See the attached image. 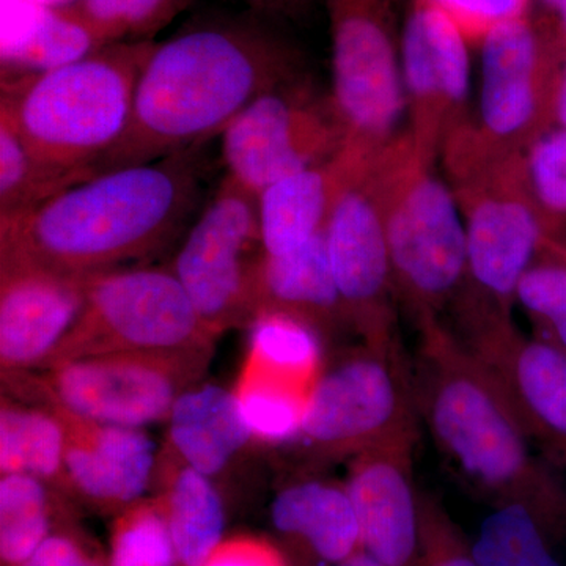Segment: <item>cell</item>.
<instances>
[{
  "label": "cell",
  "instance_id": "cell-16",
  "mask_svg": "<svg viewBox=\"0 0 566 566\" xmlns=\"http://www.w3.org/2000/svg\"><path fill=\"white\" fill-rule=\"evenodd\" d=\"M493 379L528 439L566 468V353L510 322L458 335Z\"/></svg>",
  "mask_w": 566,
  "mask_h": 566
},
{
  "label": "cell",
  "instance_id": "cell-26",
  "mask_svg": "<svg viewBox=\"0 0 566 566\" xmlns=\"http://www.w3.org/2000/svg\"><path fill=\"white\" fill-rule=\"evenodd\" d=\"M251 326L244 368L314 389L324 370L323 335L301 319L274 312L256 315Z\"/></svg>",
  "mask_w": 566,
  "mask_h": 566
},
{
  "label": "cell",
  "instance_id": "cell-22",
  "mask_svg": "<svg viewBox=\"0 0 566 566\" xmlns=\"http://www.w3.org/2000/svg\"><path fill=\"white\" fill-rule=\"evenodd\" d=\"M255 316L274 312L293 316L329 334L346 324L344 305L335 283L326 232L292 252H263L253 289ZM253 316V318H255Z\"/></svg>",
  "mask_w": 566,
  "mask_h": 566
},
{
  "label": "cell",
  "instance_id": "cell-31",
  "mask_svg": "<svg viewBox=\"0 0 566 566\" xmlns=\"http://www.w3.org/2000/svg\"><path fill=\"white\" fill-rule=\"evenodd\" d=\"M534 337L566 353V241L547 237L516 290Z\"/></svg>",
  "mask_w": 566,
  "mask_h": 566
},
{
  "label": "cell",
  "instance_id": "cell-10",
  "mask_svg": "<svg viewBox=\"0 0 566 566\" xmlns=\"http://www.w3.org/2000/svg\"><path fill=\"white\" fill-rule=\"evenodd\" d=\"M333 41L331 98L345 147L374 159L400 136L406 93L390 0H324Z\"/></svg>",
  "mask_w": 566,
  "mask_h": 566
},
{
  "label": "cell",
  "instance_id": "cell-39",
  "mask_svg": "<svg viewBox=\"0 0 566 566\" xmlns=\"http://www.w3.org/2000/svg\"><path fill=\"white\" fill-rule=\"evenodd\" d=\"M91 554L69 535L48 536L24 566H82Z\"/></svg>",
  "mask_w": 566,
  "mask_h": 566
},
{
  "label": "cell",
  "instance_id": "cell-1",
  "mask_svg": "<svg viewBox=\"0 0 566 566\" xmlns=\"http://www.w3.org/2000/svg\"><path fill=\"white\" fill-rule=\"evenodd\" d=\"M273 18H197L159 41L137 81L132 117L93 175L200 148L264 92L304 74V57Z\"/></svg>",
  "mask_w": 566,
  "mask_h": 566
},
{
  "label": "cell",
  "instance_id": "cell-17",
  "mask_svg": "<svg viewBox=\"0 0 566 566\" xmlns=\"http://www.w3.org/2000/svg\"><path fill=\"white\" fill-rule=\"evenodd\" d=\"M85 277L0 256V363L7 374L43 367L80 318Z\"/></svg>",
  "mask_w": 566,
  "mask_h": 566
},
{
  "label": "cell",
  "instance_id": "cell-5",
  "mask_svg": "<svg viewBox=\"0 0 566 566\" xmlns=\"http://www.w3.org/2000/svg\"><path fill=\"white\" fill-rule=\"evenodd\" d=\"M434 164L400 134L368 163L367 178L381 212L398 304L416 322L441 318L465 274V229L453 189Z\"/></svg>",
  "mask_w": 566,
  "mask_h": 566
},
{
  "label": "cell",
  "instance_id": "cell-23",
  "mask_svg": "<svg viewBox=\"0 0 566 566\" xmlns=\"http://www.w3.org/2000/svg\"><path fill=\"white\" fill-rule=\"evenodd\" d=\"M169 441L182 464L218 475L252 441L237 394L223 387H189L169 417Z\"/></svg>",
  "mask_w": 566,
  "mask_h": 566
},
{
  "label": "cell",
  "instance_id": "cell-20",
  "mask_svg": "<svg viewBox=\"0 0 566 566\" xmlns=\"http://www.w3.org/2000/svg\"><path fill=\"white\" fill-rule=\"evenodd\" d=\"M370 163L344 150L329 161L289 175L256 196L264 253L281 255L326 232L346 186Z\"/></svg>",
  "mask_w": 566,
  "mask_h": 566
},
{
  "label": "cell",
  "instance_id": "cell-29",
  "mask_svg": "<svg viewBox=\"0 0 566 566\" xmlns=\"http://www.w3.org/2000/svg\"><path fill=\"white\" fill-rule=\"evenodd\" d=\"M545 527L526 505L494 506L471 543L476 566H562L547 546Z\"/></svg>",
  "mask_w": 566,
  "mask_h": 566
},
{
  "label": "cell",
  "instance_id": "cell-42",
  "mask_svg": "<svg viewBox=\"0 0 566 566\" xmlns=\"http://www.w3.org/2000/svg\"><path fill=\"white\" fill-rule=\"evenodd\" d=\"M539 2L556 21V35L553 43L562 52L566 48V0H539Z\"/></svg>",
  "mask_w": 566,
  "mask_h": 566
},
{
  "label": "cell",
  "instance_id": "cell-11",
  "mask_svg": "<svg viewBox=\"0 0 566 566\" xmlns=\"http://www.w3.org/2000/svg\"><path fill=\"white\" fill-rule=\"evenodd\" d=\"M221 139L226 177L259 196L281 178L333 159L346 136L331 95L304 73L253 99Z\"/></svg>",
  "mask_w": 566,
  "mask_h": 566
},
{
  "label": "cell",
  "instance_id": "cell-38",
  "mask_svg": "<svg viewBox=\"0 0 566 566\" xmlns=\"http://www.w3.org/2000/svg\"><path fill=\"white\" fill-rule=\"evenodd\" d=\"M205 566H290L279 547L255 536L227 539Z\"/></svg>",
  "mask_w": 566,
  "mask_h": 566
},
{
  "label": "cell",
  "instance_id": "cell-37",
  "mask_svg": "<svg viewBox=\"0 0 566 566\" xmlns=\"http://www.w3.org/2000/svg\"><path fill=\"white\" fill-rule=\"evenodd\" d=\"M442 11L468 43H482L505 22L526 17L531 0H423Z\"/></svg>",
  "mask_w": 566,
  "mask_h": 566
},
{
  "label": "cell",
  "instance_id": "cell-19",
  "mask_svg": "<svg viewBox=\"0 0 566 566\" xmlns=\"http://www.w3.org/2000/svg\"><path fill=\"white\" fill-rule=\"evenodd\" d=\"M54 409L65 427V479L85 501L125 510L150 485L156 446L144 428L88 422Z\"/></svg>",
  "mask_w": 566,
  "mask_h": 566
},
{
  "label": "cell",
  "instance_id": "cell-43",
  "mask_svg": "<svg viewBox=\"0 0 566 566\" xmlns=\"http://www.w3.org/2000/svg\"><path fill=\"white\" fill-rule=\"evenodd\" d=\"M333 566H386L382 565L381 562L376 560V558L371 557L370 554L365 553V551H360V553L354 554L353 557L346 558V560L340 562V564Z\"/></svg>",
  "mask_w": 566,
  "mask_h": 566
},
{
  "label": "cell",
  "instance_id": "cell-9",
  "mask_svg": "<svg viewBox=\"0 0 566 566\" xmlns=\"http://www.w3.org/2000/svg\"><path fill=\"white\" fill-rule=\"evenodd\" d=\"M479 122L453 133L464 159L504 163L554 128L553 102L560 51L527 14L505 22L482 41Z\"/></svg>",
  "mask_w": 566,
  "mask_h": 566
},
{
  "label": "cell",
  "instance_id": "cell-3",
  "mask_svg": "<svg viewBox=\"0 0 566 566\" xmlns=\"http://www.w3.org/2000/svg\"><path fill=\"white\" fill-rule=\"evenodd\" d=\"M417 331V411L447 464L493 506L523 504L549 523L565 510L564 488L532 453L531 439L493 379L441 318L424 319Z\"/></svg>",
  "mask_w": 566,
  "mask_h": 566
},
{
  "label": "cell",
  "instance_id": "cell-40",
  "mask_svg": "<svg viewBox=\"0 0 566 566\" xmlns=\"http://www.w3.org/2000/svg\"><path fill=\"white\" fill-rule=\"evenodd\" d=\"M230 2L241 3L245 10L253 13L263 14V17H294L304 9L307 0H230Z\"/></svg>",
  "mask_w": 566,
  "mask_h": 566
},
{
  "label": "cell",
  "instance_id": "cell-36",
  "mask_svg": "<svg viewBox=\"0 0 566 566\" xmlns=\"http://www.w3.org/2000/svg\"><path fill=\"white\" fill-rule=\"evenodd\" d=\"M416 566H476L471 543L433 495H420V549Z\"/></svg>",
  "mask_w": 566,
  "mask_h": 566
},
{
  "label": "cell",
  "instance_id": "cell-28",
  "mask_svg": "<svg viewBox=\"0 0 566 566\" xmlns=\"http://www.w3.org/2000/svg\"><path fill=\"white\" fill-rule=\"evenodd\" d=\"M84 180V175L41 161L10 123L0 118V218L24 214Z\"/></svg>",
  "mask_w": 566,
  "mask_h": 566
},
{
  "label": "cell",
  "instance_id": "cell-33",
  "mask_svg": "<svg viewBox=\"0 0 566 566\" xmlns=\"http://www.w3.org/2000/svg\"><path fill=\"white\" fill-rule=\"evenodd\" d=\"M520 175L549 238L566 230V129H547L521 151Z\"/></svg>",
  "mask_w": 566,
  "mask_h": 566
},
{
  "label": "cell",
  "instance_id": "cell-2",
  "mask_svg": "<svg viewBox=\"0 0 566 566\" xmlns=\"http://www.w3.org/2000/svg\"><path fill=\"white\" fill-rule=\"evenodd\" d=\"M200 148L93 175L24 214L0 218V256L88 275L155 255L199 208Z\"/></svg>",
  "mask_w": 566,
  "mask_h": 566
},
{
  "label": "cell",
  "instance_id": "cell-34",
  "mask_svg": "<svg viewBox=\"0 0 566 566\" xmlns=\"http://www.w3.org/2000/svg\"><path fill=\"white\" fill-rule=\"evenodd\" d=\"M193 0H77L70 6L106 44L155 41Z\"/></svg>",
  "mask_w": 566,
  "mask_h": 566
},
{
  "label": "cell",
  "instance_id": "cell-12",
  "mask_svg": "<svg viewBox=\"0 0 566 566\" xmlns=\"http://www.w3.org/2000/svg\"><path fill=\"white\" fill-rule=\"evenodd\" d=\"M263 252L255 193L223 177L169 266L212 334L252 323Z\"/></svg>",
  "mask_w": 566,
  "mask_h": 566
},
{
  "label": "cell",
  "instance_id": "cell-18",
  "mask_svg": "<svg viewBox=\"0 0 566 566\" xmlns=\"http://www.w3.org/2000/svg\"><path fill=\"white\" fill-rule=\"evenodd\" d=\"M416 444L376 447L352 458L346 488L359 520L363 549L386 566H416L420 493L412 474Z\"/></svg>",
  "mask_w": 566,
  "mask_h": 566
},
{
  "label": "cell",
  "instance_id": "cell-27",
  "mask_svg": "<svg viewBox=\"0 0 566 566\" xmlns=\"http://www.w3.org/2000/svg\"><path fill=\"white\" fill-rule=\"evenodd\" d=\"M66 434L54 409L3 403L0 411V471L43 480L65 479Z\"/></svg>",
  "mask_w": 566,
  "mask_h": 566
},
{
  "label": "cell",
  "instance_id": "cell-4",
  "mask_svg": "<svg viewBox=\"0 0 566 566\" xmlns=\"http://www.w3.org/2000/svg\"><path fill=\"white\" fill-rule=\"evenodd\" d=\"M155 44H106L59 69L2 76L0 118L41 161L91 178L128 126Z\"/></svg>",
  "mask_w": 566,
  "mask_h": 566
},
{
  "label": "cell",
  "instance_id": "cell-35",
  "mask_svg": "<svg viewBox=\"0 0 566 566\" xmlns=\"http://www.w3.org/2000/svg\"><path fill=\"white\" fill-rule=\"evenodd\" d=\"M109 566H178L161 499L126 506L111 534Z\"/></svg>",
  "mask_w": 566,
  "mask_h": 566
},
{
  "label": "cell",
  "instance_id": "cell-7",
  "mask_svg": "<svg viewBox=\"0 0 566 566\" xmlns=\"http://www.w3.org/2000/svg\"><path fill=\"white\" fill-rule=\"evenodd\" d=\"M411 363L400 342L364 344L324 367L296 441L319 458H354L419 439Z\"/></svg>",
  "mask_w": 566,
  "mask_h": 566
},
{
  "label": "cell",
  "instance_id": "cell-32",
  "mask_svg": "<svg viewBox=\"0 0 566 566\" xmlns=\"http://www.w3.org/2000/svg\"><path fill=\"white\" fill-rule=\"evenodd\" d=\"M311 392L248 368L234 390L253 439L268 444L296 441Z\"/></svg>",
  "mask_w": 566,
  "mask_h": 566
},
{
  "label": "cell",
  "instance_id": "cell-13",
  "mask_svg": "<svg viewBox=\"0 0 566 566\" xmlns=\"http://www.w3.org/2000/svg\"><path fill=\"white\" fill-rule=\"evenodd\" d=\"M211 349L112 353L46 368L40 389L51 406L88 422L145 428L167 419L192 387Z\"/></svg>",
  "mask_w": 566,
  "mask_h": 566
},
{
  "label": "cell",
  "instance_id": "cell-25",
  "mask_svg": "<svg viewBox=\"0 0 566 566\" xmlns=\"http://www.w3.org/2000/svg\"><path fill=\"white\" fill-rule=\"evenodd\" d=\"M178 566H205L222 545L226 512L210 476L189 465L175 472L161 497Z\"/></svg>",
  "mask_w": 566,
  "mask_h": 566
},
{
  "label": "cell",
  "instance_id": "cell-41",
  "mask_svg": "<svg viewBox=\"0 0 566 566\" xmlns=\"http://www.w3.org/2000/svg\"><path fill=\"white\" fill-rule=\"evenodd\" d=\"M553 122L556 128L566 129V48L558 61L556 85H554Z\"/></svg>",
  "mask_w": 566,
  "mask_h": 566
},
{
  "label": "cell",
  "instance_id": "cell-30",
  "mask_svg": "<svg viewBox=\"0 0 566 566\" xmlns=\"http://www.w3.org/2000/svg\"><path fill=\"white\" fill-rule=\"evenodd\" d=\"M51 535L50 495L43 480L28 474L0 479V558L24 566Z\"/></svg>",
  "mask_w": 566,
  "mask_h": 566
},
{
  "label": "cell",
  "instance_id": "cell-6",
  "mask_svg": "<svg viewBox=\"0 0 566 566\" xmlns=\"http://www.w3.org/2000/svg\"><path fill=\"white\" fill-rule=\"evenodd\" d=\"M520 155L452 188L465 229L464 282L452 305L458 335L513 319L517 285L547 238L524 191Z\"/></svg>",
  "mask_w": 566,
  "mask_h": 566
},
{
  "label": "cell",
  "instance_id": "cell-44",
  "mask_svg": "<svg viewBox=\"0 0 566 566\" xmlns=\"http://www.w3.org/2000/svg\"><path fill=\"white\" fill-rule=\"evenodd\" d=\"M29 6L43 7V9H65L73 6L77 0H20Z\"/></svg>",
  "mask_w": 566,
  "mask_h": 566
},
{
  "label": "cell",
  "instance_id": "cell-45",
  "mask_svg": "<svg viewBox=\"0 0 566 566\" xmlns=\"http://www.w3.org/2000/svg\"><path fill=\"white\" fill-rule=\"evenodd\" d=\"M82 566H109V562L103 560L99 557L88 556Z\"/></svg>",
  "mask_w": 566,
  "mask_h": 566
},
{
  "label": "cell",
  "instance_id": "cell-15",
  "mask_svg": "<svg viewBox=\"0 0 566 566\" xmlns=\"http://www.w3.org/2000/svg\"><path fill=\"white\" fill-rule=\"evenodd\" d=\"M463 33L442 11L415 0L401 39V65L411 128L424 161L434 164L450 134L471 120L469 55Z\"/></svg>",
  "mask_w": 566,
  "mask_h": 566
},
{
  "label": "cell",
  "instance_id": "cell-21",
  "mask_svg": "<svg viewBox=\"0 0 566 566\" xmlns=\"http://www.w3.org/2000/svg\"><path fill=\"white\" fill-rule=\"evenodd\" d=\"M271 523L307 564L333 566L364 551L346 483L307 479L283 488L271 505Z\"/></svg>",
  "mask_w": 566,
  "mask_h": 566
},
{
  "label": "cell",
  "instance_id": "cell-8",
  "mask_svg": "<svg viewBox=\"0 0 566 566\" xmlns=\"http://www.w3.org/2000/svg\"><path fill=\"white\" fill-rule=\"evenodd\" d=\"M208 329L170 268H117L85 277L80 318L44 368L112 353L211 349Z\"/></svg>",
  "mask_w": 566,
  "mask_h": 566
},
{
  "label": "cell",
  "instance_id": "cell-24",
  "mask_svg": "<svg viewBox=\"0 0 566 566\" xmlns=\"http://www.w3.org/2000/svg\"><path fill=\"white\" fill-rule=\"evenodd\" d=\"M2 3L3 76L59 69L106 46L71 7L43 9L20 0Z\"/></svg>",
  "mask_w": 566,
  "mask_h": 566
},
{
  "label": "cell",
  "instance_id": "cell-14",
  "mask_svg": "<svg viewBox=\"0 0 566 566\" xmlns=\"http://www.w3.org/2000/svg\"><path fill=\"white\" fill-rule=\"evenodd\" d=\"M367 166L342 193L326 229V243L346 323L364 344L390 345L398 342V300Z\"/></svg>",
  "mask_w": 566,
  "mask_h": 566
}]
</instances>
